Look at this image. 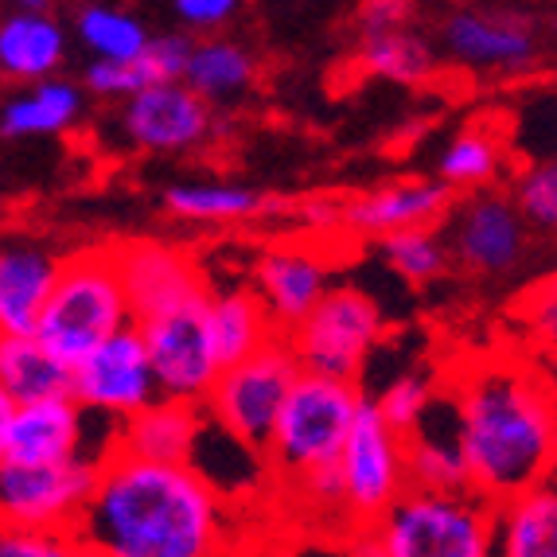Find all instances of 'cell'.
I'll return each instance as SVG.
<instances>
[{
	"label": "cell",
	"mask_w": 557,
	"mask_h": 557,
	"mask_svg": "<svg viewBox=\"0 0 557 557\" xmlns=\"http://www.w3.org/2000/svg\"><path fill=\"white\" fill-rule=\"evenodd\" d=\"M511 203L530 231H554L557 226V168L549 160L522 168L515 176Z\"/></svg>",
	"instance_id": "836d02e7"
},
{
	"label": "cell",
	"mask_w": 557,
	"mask_h": 557,
	"mask_svg": "<svg viewBox=\"0 0 557 557\" xmlns=\"http://www.w3.org/2000/svg\"><path fill=\"white\" fill-rule=\"evenodd\" d=\"M453 203L456 191H448L441 180H394L339 207V223L367 238H386L398 231H437Z\"/></svg>",
	"instance_id": "2e32d148"
},
{
	"label": "cell",
	"mask_w": 557,
	"mask_h": 557,
	"mask_svg": "<svg viewBox=\"0 0 557 557\" xmlns=\"http://www.w3.org/2000/svg\"><path fill=\"white\" fill-rule=\"evenodd\" d=\"M207 297L211 293L133 324L140 332L145 351H149L160 398L168 401L203 406L214 379L223 371L219 359H214L211 332H207Z\"/></svg>",
	"instance_id": "9c48e42d"
},
{
	"label": "cell",
	"mask_w": 557,
	"mask_h": 557,
	"mask_svg": "<svg viewBox=\"0 0 557 557\" xmlns=\"http://www.w3.org/2000/svg\"><path fill=\"white\" fill-rule=\"evenodd\" d=\"M253 78H258V59L238 39L211 36L191 44V55H187L184 66V86L191 94H199L207 106L242 98L253 86Z\"/></svg>",
	"instance_id": "484cf974"
},
{
	"label": "cell",
	"mask_w": 557,
	"mask_h": 557,
	"mask_svg": "<svg viewBox=\"0 0 557 557\" xmlns=\"http://www.w3.org/2000/svg\"><path fill=\"white\" fill-rule=\"evenodd\" d=\"M86 456V409L71 398H47L16 406L0 445V460L9 465H66ZM98 465V460H94Z\"/></svg>",
	"instance_id": "ac0fdd59"
},
{
	"label": "cell",
	"mask_w": 557,
	"mask_h": 557,
	"mask_svg": "<svg viewBox=\"0 0 557 557\" xmlns=\"http://www.w3.org/2000/svg\"><path fill=\"white\" fill-rule=\"evenodd\" d=\"M456 441L468 487L495 507L554 475L557 409L549 379L511 359L480 362L456 382Z\"/></svg>",
	"instance_id": "7a4b0ae2"
},
{
	"label": "cell",
	"mask_w": 557,
	"mask_h": 557,
	"mask_svg": "<svg viewBox=\"0 0 557 557\" xmlns=\"http://www.w3.org/2000/svg\"><path fill=\"white\" fill-rule=\"evenodd\" d=\"M16 4V12H44L47 9V0H12Z\"/></svg>",
	"instance_id": "60d3db41"
},
{
	"label": "cell",
	"mask_w": 557,
	"mask_h": 557,
	"mask_svg": "<svg viewBox=\"0 0 557 557\" xmlns=\"http://www.w3.org/2000/svg\"><path fill=\"white\" fill-rule=\"evenodd\" d=\"M214 129L211 106L184 83H152L121 102V133L133 149L187 152Z\"/></svg>",
	"instance_id": "9a60e30c"
},
{
	"label": "cell",
	"mask_w": 557,
	"mask_h": 557,
	"mask_svg": "<svg viewBox=\"0 0 557 557\" xmlns=\"http://www.w3.org/2000/svg\"><path fill=\"white\" fill-rule=\"evenodd\" d=\"M145 86H149V78H145L137 59H133V63H106V59H94V63L86 66L83 90L98 94V98H113V102H125V98H133V94L145 90Z\"/></svg>",
	"instance_id": "8d00e7d4"
},
{
	"label": "cell",
	"mask_w": 557,
	"mask_h": 557,
	"mask_svg": "<svg viewBox=\"0 0 557 557\" xmlns=\"http://www.w3.org/2000/svg\"><path fill=\"white\" fill-rule=\"evenodd\" d=\"M83 546L63 530H0V557H78Z\"/></svg>",
	"instance_id": "e575fe53"
},
{
	"label": "cell",
	"mask_w": 557,
	"mask_h": 557,
	"mask_svg": "<svg viewBox=\"0 0 557 557\" xmlns=\"http://www.w3.org/2000/svg\"><path fill=\"white\" fill-rule=\"evenodd\" d=\"M203 406L187 401H152L129 421L117 425V453L149 460V465H187L191 445H196Z\"/></svg>",
	"instance_id": "ffe728a7"
},
{
	"label": "cell",
	"mask_w": 557,
	"mask_h": 557,
	"mask_svg": "<svg viewBox=\"0 0 557 557\" xmlns=\"http://www.w3.org/2000/svg\"><path fill=\"white\" fill-rule=\"evenodd\" d=\"M445 250L465 273L483 281L511 277L530 258V226L515 211L511 196L499 187H483L456 199L445 223Z\"/></svg>",
	"instance_id": "ba28073f"
},
{
	"label": "cell",
	"mask_w": 557,
	"mask_h": 557,
	"mask_svg": "<svg viewBox=\"0 0 557 557\" xmlns=\"http://www.w3.org/2000/svg\"><path fill=\"white\" fill-rule=\"evenodd\" d=\"M78 39L90 47L94 59H106V63H133L140 59V51L149 47V32L137 16L110 4H86L78 12Z\"/></svg>",
	"instance_id": "f546056e"
},
{
	"label": "cell",
	"mask_w": 557,
	"mask_h": 557,
	"mask_svg": "<svg viewBox=\"0 0 557 557\" xmlns=\"http://www.w3.org/2000/svg\"><path fill=\"white\" fill-rule=\"evenodd\" d=\"M495 557H557L554 483L530 487L495 507Z\"/></svg>",
	"instance_id": "603a6c76"
},
{
	"label": "cell",
	"mask_w": 557,
	"mask_h": 557,
	"mask_svg": "<svg viewBox=\"0 0 557 557\" xmlns=\"http://www.w3.org/2000/svg\"><path fill=\"white\" fill-rule=\"evenodd\" d=\"M66 59V32L47 12H12L0 20V75L12 83L55 78Z\"/></svg>",
	"instance_id": "44dd1931"
},
{
	"label": "cell",
	"mask_w": 557,
	"mask_h": 557,
	"mask_svg": "<svg viewBox=\"0 0 557 557\" xmlns=\"http://www.w3.org/2000/svg\"><path fill=\"white\" fill-rule=\"evenodd\" d=\"M503 164H507V140L495 125L480 121V125H468L460 129L441 152V184L448 191H483L503 176Z\"/></svg>",
	"instance_id": "4316f807"
},
{
	"label": "cell",
	"mask_w": 557,
	"mask_h": 557,
	"mask_svg": "<svg viewBox=\"0 0 557 557\" xmlns=\"http://www.w3.org/2000/svg\"><path fill=\"white\" fill-rule=\"evenodd\" d=\"M448 55L483 75H519L539 63V24L515 9H460L445 20Z\"/></svg>",
	"instance_id": "4fadbf2b"
},
{
	"label": "cell",
	"mask_w": 557,
	"mask_h": 557,
	"mask_svg": "<svg viewBox=\"0 0 557 557\" xmlns=\"http://www.w3.org/2000/svg\"><path fill=\"white\" fill-rule=\"evenodd\" d=\"M94 460L9 465L0 460V530H63L71 534L98 480Z\"/></svg>",
	"instance_id": "8fae6325"
},
{
	"label": "cell",
	"mask_w": 557,
	"mask_h": 557,
	"mask_svg": "<svg viewBox=\"0 0 557 557\" xmlns=\"http://www.w3.org/2000/svg\"><path fill=\"white\" fill-rule=\"evenodd\" d=\"M297 359H293L288 344L277 335V339H270V344L246 355L242 362L219 371V379H214L211 394L203 401V413L214 425H223L231 437L265 453L273 421H277L285 394L297 382Z\"/></svg>",
	"instance_id": "52a82bcc"
},
{
	"label": "cell",
	"mask_w": 557,
	"mask_h": 557,
	"mask_svg": "<svg viewBox=\"0 0 557 557\" xmlns=\"http://www.w3.org/2000/svg\"><path fill=\"white\" fill-rule=\"evenodd\" d=\"M379 246H382L386 265H391L398 277L413 281V285H429V281H437L441 273L453 265L437 231H398V234L379 238Z\"/></svg>",
	"instance_id": "1f68e13d"
},
{
	"label": "cell",
	"mask_w": 557,
	"mask_h": 557,
	"mask_svg": "<svg viewBox=\"0 0 557 557\" xmlns=\"http://www.w3.org/2000/svg\"><path fill=\"white\" fill-rule=\"evenodd\" d=\"M362 66L394 83H421L433 75V51L421 36L401 32H386V36H367L359 51Z\"/></svg>",
	"instance_id": "4dcf8cb0"
},
{
	"label": "cell",
	"mask_w": 557,
	"mask_h": 557,
	"mask_svg": "<svg viewBox=\"0 0 557 557\" xmlns=\"http://www.w3.org/2000/svg\"><path fill=\"white\" fill-rule=\"evenodd\" d=\"M187 55H191V39L172 32V36H160V39H149V47L140 51V71L145 78L152 83H184V66H187Z\"/></svg>",
	"instance_id": "d590c367"
},
{
	"label": "cell",
	"mask_w": 557,
	"mask_h": 557,
	"mask_svg": "<svg viewBox=\"0 0 557 557\" xmlns=\"http://www.w3.org/2000/svg\"><path fill=\"white\" fill-rule=\"evenodd\" d=\"M71 534L94 557H219L223 503L187 465L113 453Z\"/></svg>",
	"instance_id": "6da1fadb"
},
{
	"label": "cell",
	"mask_w": 557,
	"mask_h": 557,
	"mask_svg": "<svg viewBox=\"0 0 557 557\" xmlns=\"http://www.w3.org/2000/svg\"><path fill=\"white\" fill-rule=\"evenodd\" d=\"M362 398L367 394L359 391V382L320 379V374L300 371L297 382L288 386L285 406L265 441L273 472L297 487H305L312 475L332 472Z\"/></svg>",
	"instance_id": "5b68a950"
},
{
	"label": "cell",
	"mask_w": 557,
	"mask_h": 557,
	"mask_svg": "<svg viewBox=\"0 0 557 557\" xmlns=\"http://www.w3.org/2000/svg\"><path fill=\"white\" fill-rule=\"evenodd\" d=\"M12 413H16V401L4 394V386H0V445H4V433H9V421Z\"/></svg>",
	"instance_id": "ab89813d"
},
{
	"label": "cell",
	"mask_w": 557,
	"mask_h": 557,
	"mask_svg": "<svg viewBox=\"0 0 557 557\" xmlns=\"http://www.w3.org/2000/svg\"><path fill=\"white\" fill-rule=\"evenodd\" d=\"M413 16L409 0H362L359 9V28L367 36H386V32H401Z\"/></svg>",
	"instance_id": "74e56055"
},
{
	"label": "cell",
	"mask_w": 557,
	"mask_h": 557,
	"mask_svg": "<svg viewBox=\"0 0 557 557\" xmlns=\"http://www.w3.org/2000/svg\"><path fill=\"white\" fill-rule=\"evenodd\" d=\"M133 324V308L121 288L110 246H94L63 258L36 339L55 355L63 367H75L83 355Z\"/></svg>",
	"instance_id": "3957f363"
},
{
	"label": "cell",
	"mask_w": 557,
	"mask_h": 557,
	"mask_svg": "<svg viewBox=\"0 0 557 557\" xmlns=\"http://www.w3.org/2000/svg\"><path fill=\"white\" fill-rule=\"evenodd\" d=\"M71 401H78L86 413L117 421V425L160 401L149 351L140 344L137 327H121L117 335L102 339L71 367Z\"/></svg>",
	"instance_id": "7c38bea8"
},
{
	"label": "cell",
	"mask_w": 557,
	"mask_h": 557,
	"mask_svg": "<svg viewBox=\"0 0 557 557\" xmlns=\"http://www.w3.org/2000/svg\"><path fill=\"white\" fill-rule=\"evenodd\" d=\"M332 288V261L312 246H273L253 265V297L281 335L317 308Z\"/></svg>",
	"instance_id": "e0dca14e"
},
{
	"label": "cell",
	"mask_w": 557,
	"mask_h": 557,
	"mask_svg": "<svg viewBox=\"0 0 557 557\" xmlns=\"http://www.w3.org/2000/svg\"><path fill=\"white\" fill-rule=\"evenodd\" d=\"M406 483L418 492H465L468 468L465 456H460V441H456V418L448 433L429 425V418H421V425L409 433Z\"/></svg>",
	"instance_id": "83f0119b"
},
{
	"label": "cell",
	"mask_w": 557,
	"mask_h": 557,
	"mask_svg": "<svg viewBox=\"0 0 557 557\" xmlns=\"http://www.w3.org/2000/svg\"><path fill=\"white\" fill-rule=\"evenodd\" d=\"M367 401L379 409V418L386 421L394 433L409 437V433L421 425V418L429 413V406L437 401V382L429 379V374H401V379H394L386 391L374 394V398H367Z\"/></svg>",
	"instance_id": "d6a6232c"
},
{
	"label": "cell",
	"mask_w": 557,
	"mask_h": 557,
	"mask_svg": "<svg viewBox=\"0 0 557 557\" xmlns=\"http://www.w3.org/2000/svg\"><path fill=\"white\" fill-rule=\"evenodd\" d=\"M164 207L184 223H242V219H258L261 211H270V199H261L258 191L242 184H172L164 191Z\"/></svg>",
	"instance_id": "f1b7e54d"
},
{
	"label": "cell",
	"mask_w": 557,
	"mask_h": 557,
	"mask_svg": "<svg viewBox=\"0 0 557 557\" xmlns=\"http://www.w3.org/2000/svg\"><path fill=\"white\" fill-rule=\"evenodd\" d=\"M371 527L379 557H495V503L472 487H406Z\"/></svg>",
	"instance_id": "277c9868"
},
{
	"label": "cell",
	"mask_w": 557,
	"mask_h": 557,
	"mask_svg": "<svg viewBox=\"0 0 557 557\" xmlns=\"http://www.w3.org/2000/svg\"><path fill=\"white\" fill-rule=\"evenodd\" d=\"M238 4L242 0H172L176 16L184 20L187 28H196V32L223 28L226 20L238 12Z\"/></svg>",
	"instance_id": "f35d334b"
},
{
	"label": "cell",
	"mask_w": 557,
	"mask_h": 557,
	"mask_svg": "<svg viewBox=\"0 0 557 557\" xmlns=\"http://www.w3.org/2000/svg\"><path fill=\"white\" fill-rule=\"evenodd\" d=\"M0 386L16 406L71 398V367H63L36 335H0Z\"/></svg>",
	"instance_id": "cb8c5ba5"
},
{
	"label": "cell",
	"mask_w": 557,
	"mask_h": 557,
	"mask_svg": "<svg viewBox=\"0 0 557 557\" xmlns=\"http://www.w3.org/2000/svg\"><path fill=\"white\" fill-rule=\"evenodd\" d=\"M110 253H113V265H117L121 288L129 297L133 324L211 293L196 258L187 250H180V246H172V242L137 238V242L110 246Z\"/></svg>",
	"instance_id": "5bb4252c"
},
{
	"label": "cell",
	"mask_w": 557,
	"mask_h": 557,
	"mask_svg": "<svg viewBox=\"0 0 557 557\" xmlns=\"http://www.w3.org/2000/svg\"><path fill=\"white\" fill-rule=\"evenodd\" d=\"M335 475H339V507L359 522H374L409 487L406 437L394 433L367 398L339 448Z\"/></svg>",
	"instance_id": "30bf717a"
},
{
	"label": "cell",
	"mask_w": 557,
	"mask_h": 557,
	"mask_svg": "<svg viewBox=\"0 0 557 557\" xmlns=\"http://www.w3.org/2000/svg\"><path fill=\"white\" fill-rule=\"evenodd\" d=\"M78 117H83V86L66 78H44L4 102L0 133L4 137H55V133L75 129Z\"/></svg>",
	"instance_id": "d4e9b609"
},
{
	"label": "cell",
	"mask_w": 557,
	"mask_h": 557,
	"mask_svg": "<svg viewBox=\"0 0 557 557\" xmlns=\"http://www.w3.org/2000/svg\"><path fill=\"white\" fill-rule=\"evenodd\" d=\"M207 332H211V347L219 367H234L270 339H277V327L265 317L261 300L253 297V288H223L207 297Z\"/></svg>",
	"instance_id": "7402d4cb"
},
{
	"label": "cell",
	"mask_w": 557,
	"mask_h": 557,
	"mask_svg": "<svg viewBox=\"0 0 557 557\" xmlns=\"http://www.w3.org/2000/svg\"><path fill=\"white\" fill-rule=\"evenodd\" d=\"M59 258L36 238H0V335H36L59 277Z\"/></svg>",
	"instance_id": "d6986e66"
},
{
	"label": "cell",
	"mask_w": 557,
	"mask_h": 557,
	"mask_svg": "<svg viewBox=\"0 0 557 557\" xmlns=\"http://www.w3.org/2000/svg\"><path fill=\"white\" fill-rule=\"evenodd\" d=\"M382 335H386V317L379 300L355 285H332L317 300V308L300 324L288 327L281 339L305 374L359 382Z\"/></svg>",
	"instance_id": "8992f818"
}]
</instances>
